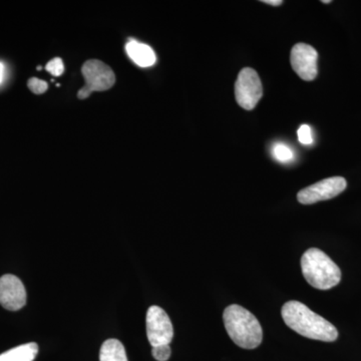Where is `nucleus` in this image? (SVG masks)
Wrapping results in <instances>:
<instances>
[{"instance_id":"nucleus-1","label":"nucleus","mask_w":361,"mask_h":361,"mask_svg":"<svg viewBox=\"0 0 361 361\" xmlns=\"http://www.w3.org/2000/svg\"><path fill=\"white\" fill-rule=\"evenodd\" d=\"M281 314L287 326L300 336L324 342H334L338 338V331L334 324L299 301L285 303Z\"/></svg>"},{"instance_id":"nucleus-2","label":"nucleus","mask_w":361,"mask_h":361,"mask_svg":"<svg viewBox=\"0 0 361 361\" xmlns=\"http://www.w3.org/2000/svg\"><path fill=\"white\" fill-rule=\"evenodd\" d=\"M223 320L230 338L240 348L254 349L260 345L263 339L262 327L250 311L232 304L224 310Z\"/></svg>"},{"instance_id":"nucleus-3","label":"nucleus","mask_w":361,"mask_h":361,"mask_svg":"<svg viewBox=\"0 0 361 361\" xmlns=\"http://www.w3.org/2000/svg\"><path fill=\"white\" fill-rule=\"evenodd\" d=\"M301 268L306 281L316 289L329 290L341 281L338 266L320 249H308L301 258Z\"/></svg>"},{"instance_id":"nucleus-4","label":"nucleus","mask_w":361,"mask_h":361,"mask_svg":"<svg viewBox=\"0 0 361 361\" xmlns=\"http://www.w3.org/2000/svg\"><path fill=\"white\" fill-rule=\"evenodd\" d=\"M82 73L85 84L78 92V97L80 99H87L92 92L110 90L116 82L115 73L110 66L99 59L85 61Z\"/></svg>"},{"instance_id":"nucleus-5","label":"nucleus","mask_w":361,"mask_h":361,"mask_svg":"<svg viewBox=\"0 0 361 361\" xmlns=\"http://www.w3.org/2000/svg\"><path fill=\"white\" fill-rule=\"evenodd\" d=\"M263 96L262 82L253 68H245L240 71L235 84V97L242 109L253 110Z\"/></svg>"},{"instance_id":"nucleus-6","label":"nucleus","mask_w":361,"mask_h":361,"mask_svg":"<svg viewBox=\"0 0 361 361\" xmlns=\"http://www.w3.org/2000/svg\"><path fill=\"white\" fill-rule=\"evenodd\" d=\"M147 336L154 346L170 344L174 336L172 322L165 310L159 306H151L147 312L146 318Z\"/></svg>"},{"instance_id":"nucleus-7","label":"nucleus","mask_w":361,"mask_h":361,"mask_svg":"<svg viewBox=\"0 0 361 361\" xmlns=\"http://www.w3.org/2000/svg\"><path fill=\"white\" fill-rule=\"evenodd\" d=\"M348 187V182L342 177H332L319 180L307 188H304L297 199L304 205H310L320 201L330 200L341 194Z\"/></svg>"},{"instance_id":"nucleus-8","label":"nucleus","mask_w":361,"mask_h":361,"mask_svg":"<svg viewBox=\"0 0 361 361\" xmlns=\"http://www.w3.org/2000/svg\"><path fill=\"white\" fill-rule=\"evenodd\" d=\"M318 54L314 47L306 44H297L291 51L290 61L294 71L302 80H315L317 77Z\"/></svg>"},{"instance_id":"nucleus-9","label":"nucleus","mask_w":361,"mask_h":361,"mask_svg":"<svg viewBox=\"0 0 361 361\" xmlns=\"http://www.w3.org/2000/svg\"><path fill=\"white\" fill-rule=\"evenodd\" d=\"M0 304L7 310L18 311L25 307L26 290L20 278L6 274L0 277Z\"/></svg>"},{"instance_id":"nucleus-10","label":"nucleus","mask_w":361,"mask_h":361,"mask_svg":"<svg viewBox=\"0 0 361 361\" xmlns=\"http://www.w3.org/2000/svg\"><path fill=\"white\" fill-rule=\"evenodd\" d=\"M126 51L135 65L141 68H149L155 65L157 59L155 51L148 44L130 39L126 45Z\"/></svg>"},{"instance_id":"nucleus-11","label":"nucleus","mask_w":361,"mask_h":361,"mask_svg":"<svg viewBox=\"0 0 361 361\" xmlns=\"http://www.w3.org/2000/svg\"><path fill=\"white\" fill-rule=\"evenodd\" d=\"M39 353V345L35 342L23 344L0 355V361H33Z\"/></svg>"},{"instance_id":"nucleus-12","label":"nucleus","mask_w":361,"mask_h":361,"mask_svg":"<svg viewBox=\"0 0 361 361\" xmlns=\"http://www.w3.org/2000/svg\"><path fill=\"white\" fill-rule=\"evenodd\" d=\"M99 361H129L125 346L118 339L104 341L99 350Z\"/></svg>"},{"instance_id":"nucleus-13","label":"nucleus","mask_w":361,"mask_h":361,"mask_svg":"<svg viewBox=\"0 0 361 361\" xmlns=\"http://www.w3.org/2000/svg\"><path fill=\"white\" fill-rule=\"evenodd\" d=\"M272 155L277 161H282V163H288L294 158L293 151L283 142H276L273 146Z\"/></svg>"},{"instance_id":"nucleus-14","label":"nucleus","mask_w":361,"mask_h":361,"mask_svg":"<svg viewBox=\"0 0 361 361\" xmlns=\"http://www.w3.org/2000/svg\"><path fill=\"white\" fill-rule=\"evenodd\" d=\"M152 355L154 358L158 361H167L171 356L170 344H164V345L154 346L152 349Z\"/></svg>"},{"instance_id":"nucleus-15","label":"nucleus","mask_w":361,"mask_h":361,"mask_svg":"<svg viewBox=\"0 0 361 361\" xmlns=\"http://www.w3.org/2000/svg\"><path fill=\"white\" fill-rule=\"evenodd\" d=\"M45 70L49 71V73H51L52 75H54V77H59V75H63V71H65V66H63L61 59L56 58L51 59V61L47 63V66H45Z\"/></svg>"},{"instance_id":"nucleus-16","label":"nucleus","mask_w":361,"mask_h":361,"mask_svg":"<svg viewBox=\"0 0 361 361\" xmlns=\"http://www.w3.org/2000/svg\"><path fill=\"white\" fill-rule=\"evenodd\" d=\"M27 85L33 94H44V92H47V90L49 89V85H47V82L37 78H30V80H28Z\"/></svg>"},{"instance_id":"nucleus-17","label":"nucleus","mask_w":361,"mask_h":361,"mask_svg":"<svg viewBox=\"0 0 361 361\" xmlns=\"http://www.w3.org/2000/svg\"><path fill=\"white\" fill-rule=\"evenodd\" d=\"M298 140L301 144L303 145H311L313 142L312 130L308 125H302L299 128L298 132Z\"/></svg>"},{"instance_id":"nucleus-18","label":"nucleus","mask_w":361,"mask_h":361,"mask_svg":"<svg viewBox=\"0 0 361 361\" xmlns=\"http://www.w3.org/2000/svg\"><path fill=\"white\" fill-rule=\"evenodd\" d=\"M262 2H264V4H269V6H281L282 4H283V1H282V0H263Z\"/></svg>"},{"instance_id":"nucleus-19","label":"nucleus","mask_w":361,"mask_h":361,"mask_svg":"<svg viewBox=\"0 0 361 361\" xmlns=\"http://www.w3.org/2000/svg\"><path fill=\"white\" fill-rule=\"evenodd\" d=\"M4 78V63H0V84Z\"/></svg>"},{"instance_id":"nucleus-20","label":"nucleus","mask_w":361,"mask_h":361,"mask_svg":"<svg viewBox=\"0 0 361 361\" xmlns=\"http://www.w3.org/2000/svg\"><path fill=\"white\" fill-rule=\"evenodd\" d=\"M322 4H331V0H322Z\"/></svg>"}]
</instances>
